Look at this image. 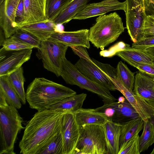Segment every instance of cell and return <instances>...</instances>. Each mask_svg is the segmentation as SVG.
<instances>
[{"instance_id":"obj_5","label":"cell","mask_w":154,"mask_h":154,"mask_svg":"<svg viewBox=\"0 0 154 154\" xmlns=\"http://www.w3.org/2000/svg\"><path fill=\"white\" fill-rule=\"evenodd\" d=\"M61 76L66 83L77 86L97 94L104 103H112L116 100L109 90L84 75L66 57L63 60Z\"/></svg>"},{"instance_id":"obj_32","label":"cell","mask_w":154,"mask_h":154,"mask_svg":"<svg viewBox=\"0 0 154 154\" xmlns=\"http://www.w3.org/2000/svg\"><path fill=\"white\" fill-rule=\"evenodd\" d=\"M3 49L5 51H19L32 49L35 47L12 35L5 39L2 43Z\"/></svg>"},{"instance_id":"obj_13","label":"cell","mask_w":154,"mask_h":154,"mask_svg":"<svg viewBox=\"0 0 154 154\" xmlns=\"http://www.w3.org/2000/svg\"><path fill=\"white\" fill-rule=\"evenodd\" d=\"M118 10H122L125 12V1L121 2L118 0H104L99 2L87 4L74 19L84 20Z\"/></svg>"},{"instance_id":"obj_4","label":"cell","mask_w":154,"mask_h":154,"mask_svg":"<svg viewBox=\"0 0 154 154\" xmlns=\"http://www.w3.org/2000/svg\"><path fill=\"white\" fill-rule=\"evenodd\" d=\"M125 28L121 18L116 12L99 16L89 29V41L97 48L103 50L117 39Z\"/></svg>"},{"instance_id":"obj_30","label":"cell","mask_w":154,"mask_h":154,"mask_svg":"<svg viewBox=\"0 0 154 154\" xmlns=\"http://www.w3.org/2000/svg\"><path fill=\"white\" fill-rule=\"evenodd\" d=\"M116 69L117 79L126 87L133 91L135 82L134 73L121 61L118 63Z\"/></svg>"},{"instance_id":"obj_10","label":"cell","mask_w":154,"mask_h":154,"mask_svg":"<svg viewBox=\"0 0 154 154\" xmlns=\"http://www.w3.org/2000/svg\"><path fill=\"white\" fill-rule=\"evenodd\" d=\"M75 65L80 72L91 80L110 91L116 90L108 75L93 62L88 52L82 55Z\"/></svg>"},{"instance_id":"obj_35","label":"cell","mask_w":154,"mask_h":154,"mask_svg":"<svg viewBox=\"0 0 154 154\" xmlns=\"http://www.w3.org/2000/svg\"><path fill=\"white\" fill-rule=\"evenodd\" d=\"M153 37H154V15H148L146 16L144 23L143 38H150Z\"/></svg>"},{"instance_id":"obj_1","label":"cell","mask_w":154,"mask_h":154,"mask_svg":"<svg viewBox=\"0 0 154 154\" xmlns=\"http://www.w3.org/2000/svg\"><path fill=\"white\" fill-rule=\"evenodd\" d=\"M64 113L48 109L36 112L25 127L19 143L20 153L36 154L43 145L60 132Z\"/></svg>"},{"instance_id":"obj_45","label":"cell","mask_w":154,"mask_h":154,"mask_svg":"<svg viewBox=\"0 0 154 154\" xmlns=\"http://www.w3.org/2000/svg\"><path fill=\"white\" fill-rule=\"evenodd\" d=\"M4 0H0V4Z\"/></svg>"},{"instance_id":"obj_39","label":"cell","mask_w":154,"mask_h":154,"mask_svg":"<svg viewBox=\"0 0 154 154\" xmlns=\"http://www.w3.org/2000/svg\"><path fill=\"white\" fill-rule=\"evenodd\" d=\"M24 21L23 0H20L18 6L15 16V22L17 25L22 24Z\"/></svg>"},{"instance_id":"obj_26","label":"cell","mask_w":154,"mask_h":154,"mask_svg":"<svg viewBox=\"0 0 154 154\" xmlns=\"http://www.w3.org/2000/svg\"><path fill=\"white\" fill-rule=\"evenodd\" d=\"M0 92L3 94L9 104L17 109L21 108V101L11 84L8 75L0 76Z\"/></svg>"},{"instance_id":"obj_28","label":"cell","mask_w":154,"mask_h":154,"mask_svg":"<svg viewBox=\"0 0 154 154\" xmlns=\"http://www.w3.org/2000/svg\"><path fill=\"white\" fill-rule=\"evenodd\" d=\"M36 154H63V143L61 131L43 145Z\"/></svg>"},{"instance_id":"obj_25","label":"cell","mask_w":154,"mask_h":154,"mask_svg":"<svg viewBox=\"0 0 154 154\" xmlns=\"http://www.w3.org/2000/svg\"><path fill=\"white\" fill-rule=\"evenodd\" d=\"M143 126V121L140 117L122 125L119 148L125 142L138 134Z\"/></svg>"},{"instance_id":"obj_18","label":"cell","mask_w":154,"mask_h":154,"mask_svg":"<svg viewBox=\"0 0 154 154\" xmlns=\"http://www.w3.org/2000/svg\"><path fill=\"white\" fill-rule=\"evenodd\" d=\"M102 126L108 154H118L122 125L108 120Z\"/></svg>"},{"instance_id":"obj_21","label":"cell","mask_w":154,"mask_h":154,"mask_svg":"<svg viewBox=\"0 0 154 154\" xmlns=\"http://www.w3.org/2000/svg\"><path fill=\"white\" fill-rule=\"evenodd\" d=\"M74 114L80 128L86 125H103L108 120L104 114L97 111L95 109L82 108Z\"/></svg>"},{"instance_id":"obj_17","label":"cell","mask_w":154,"mask_h":154,"mask_svg":"<svg viewBox=\"0 0 154 154\" xmlns=\"http://www.w3.org/2000/svg\"><path fill=\"white\" fill-rule=\"evenodd\" d=\"M45 1L23 0L24 21L20 25L48 21L45 14Z\"/></svg>"},{"instance_id":"obj_46","label":"cell","mask_w":154,"mask_h":154,"mask_svg":"<svg viewBox=\"0 0 154 154\" xmlns=\"http://www.w3.org/2000/svg\"><path fill=\"white\" fill-rule=\"evenodd\" d=\"M153 81H154V79H153Z\"/></svg>"},{"instance_id":"obj_23","label":"cell","mask_w":154,"mask_h":154,"mask_svg":"<svg viewBox=\"0 0 154 154\" xmlns=\"http://www.w3.org/2000/svg\"><path fill=\"white\" fill-rule=\"evenodd\" d=\"M57 25L49 21L22 25L17 27L35 35L41 41L49 38L57 31Z\"/></svg>"},{"instance_id":"obj_11","label":"cell","mask_w":154,"mask_h":154,"mask_svg":"<svg viewBox=\"0 0 154 154\" xmlns=\"http://www.w3.org/2000/svg\"><path fill=\"white\" fill-rule=\"evenodd\" d=\"M116 90L120 92L132 105L143 121L148 119L154 123V109L146 101L134 93L117 79L116 75L109 76Z\"/></svg>"},{"instance_id":"obj_15","label":"cell","mask_w":154,"mask_h":154,"mask_svg":"<svg viewBox=\"0 0 154 154\" xmlns=\"http://www.w3.org/2000/svg\"><path fill=\"white\" fill-rule=\"evenodd\" d=\"M89 29H82L72 32H55L50 38L61 43L70 47L82 46L87 48L90 47L88 38Z\"/></svg>"},{"instance_id":"obj_22","label":"cell","mask_w":154,"mask_h":154,"mask_svg":"<svg viewBox=\"0 0 154 154\" xmlns=\"http://www.w3.org/2000/svg\"><path fill=\"white\" fill-rule=\"evenodd\" d=\"M87 94L85 93L68 97L50 106L47 109L75 113L82 108Z\"/></svg>"},{"instance_id":"obj_33","label":"cell","mask_w":154,"mask_h":154,"mask_svg":"<svg viewBox=\"0 0 154 154\" xmlns=\"http://www.w3.org/2000/svg\"><path fill=\"white\" fill-rule=\"evenodd\" d=\"M139 137L137 134L125 142L119 148L118 154H140Z\"/></svg>"},{"instance_id":"obj_6","label":"cell","mask_w":154,"mask_h":154,"mask_svg":"<svg viewBox=\"0 0 154 154\" xmlns=\"http://www.w3.org/2000/svg\"><path fill=\"white\" fill-rule=\"evenodd\" d=\"M74 154H108L102 125L80 128V136Z\"/></svg>"},{"instance_id":"obj_8","label":"cell","mask_w":154,"mask_h":154,"mask_svg":"<svg viewBox=\"0 0 154 154\" xmlns=\"http://www.w3.org/2000/svg\"><path fill=\"white\" fill-rule=\"evenodd\" d=\"M126 28L133 43L143 38L146 14L144 0H126Z\"/></svg>"},{"instance_id":"obj_43","label":"cell","mask_w":154,"mask_h":154,"mask_svg":"<svg viewBox=\"0 0 154 154\" xmlns=\"http://www.w3.org/2000/svg\"><path fill=\"white\" fill-rule=\"evenodd\" d=\"M154 109V99L146 101Z\"/></svg>"},{"instance_id":"obj_37","label":"cell","mask_w":154,"mask_h":154,"mask_svg":"<svg viewBox=\"0 0 154 154\" xmlns=\"http://www.w3.org/2000/svg\"><path fill=\"white\" fill-rule=\"evenodd\" d=\"M128 63L137 68L140 72L147 75L152 79L154 78V65L133 62H129Z\"/></svg>"},{"instance_id":"obj_24","label":"cell","mask_w":154,"mask_h":154,"mask_svg":"<svg viewBox=\"0 0 154 154\" xmlns=\"http://www.w3.org/2000/svg\"><path fill=\"white\" fill-rule=\"evenodd\" d=\"M90 0H72L53 21L56 25L67 23L74 19Z\"/></svg>"},{"instance_id":"obj_29","label":"cell","mask_w":154,"mask_h":154,"mask_svg":"<svg viewBox=\"0 0 154 154\" xmlns=\"http://www.w3.org/2000/svg\"><path fill=\"white\" fill-rule=\"evenodd\" d=\"M154 143V124L148 119L143 121L142 133L139 137L140 153L147 150Z\"/></svg>"},{"instance_id":"obj_44","label":"cell","mask_w":154,"mask_h":154,"mask_svg":"<svg viewBox=\"0 0 154 154\" xmlns=\"http://www.w3.org/2000/svg\"><path fill=\"white\" fill-rule=\"evenodd\" d=\"M151 154H154V147L153 148V150L150 153Z\"/></svg>"},{"instance_id":"obj_3","label":"cell","mask_w":154,"mask_h":154,"mask_svg":"<svg viewBox=\"0 0 154 154\" xmlns=\"http://www.w3.org/2000/svg\"><path fill=\"white\" fill-rule=\"evenodd\" d=\"M17 109L7 102L0 92V154H14L18 133L24 128Z\"/></svg>"},{"instance_id":"obj_40","label":"cell","mask_w":154,"mask_h":154,"mask_svg":"<svg viewBox=\"0 0 154 154\" xmlns=\"http://www.w3.org/2000/svg\"><path fill=\"white\" fill-rule=\"evenodd\" d=\"M147 15H154V0H144Z\"/></svg>"},{"instance_id":"obj_14","label":"cell","mask_w":154,"mask_h":154,"mask_svg":"<svg viewBox=\"0 0 154 154\" xmlns=\"http://www.w3.org/2000/svg\"><path fill=\"white\" fill-rule=\"evenodd\" d=\"M20 0H4L0 4V26L6 38L12 36L18 28L15 18Z\"/></svg>"},{"instance_id":"obj_9","label":"cell","mask_w":154,"mask_h":154,"mask_svg":"<svg viewBox=\"0 0 154 154\" xmlns=\"http://www.w3.org/2000/svg\"><path fill=\"white\" fill-rule=\"evenodd\" d=\"M95 109L104 114L108 120L121 125L140 117L126 99L123 103H104L102 106Z\"/></svg>"},{"instance_id":"obj_16","label":"cell","mask_w":154,"mask_h":154,"mask_svg":"<svg viewBox=\"0 0 154 154\" xmlns=\"http://www.w3.org/2000/svg\"><path fill=\"white\" fill-rule=\"evenodd\" d=\"M32 49L16 51L0 63V76L8 75L30 58Z\"/></svg>"},{"instance_id":"obj_42","label":"cell","mask_w":154,"mask_h":154,"mask_svg":"<svg viewBox=\"0 0 154 154\" xmlns=\"http://www.w3.org/2000/svg\"><path fill=\"white\" fill-rule=\"evenodd\" d=\"M125 99L126 98L125 97L121 96L119 98L118 101L120 103H123L125 101Z\"/></svg>"},{"instance_id":"obj_36","label":"cell","mask_w":154,"mask_h":154,"mask_svg":"<svg viewBox=\"0 0 154 154\" xmlns=\"http://www.w3.org/2000/svg\"><path fill=\"white\" fill-rule=\"evenodd\" d=\"M129 45L125 44L122 42H119L108 50H103L100 52V56L103 57H111L115 55L118 51L125 49Z\"/></svg>"},{"instance_id":"obj_20","label":"cell","mask_w":154,"mask_h":154,"mask_svg":"<svg viewBox=\"0 0 154 154\" xmlns=\"http://www.w3.org/2000/svg\"><path fill=\"white\" fill-rule=\"evenodd\" d=\"M117 55L127 63H136L154 65V56L145 50L131 47L129 45L125 49L118 51Z\"/></svg>"},{"instance_id":"obj_19","label":"cell","mask_w":154,"mask_h":154,"mask_svg":"<svg viewBox=\"0 0 154 154\" xmlns=\"http://www.w3.org/2000/svg\"><path fill=\"white\" fill-rule=\"evenodd\" d=\"M133 92L146 101L154 99V81L153 79L140 72L137 73Z\"/></svg>"},{"instance_id":"obj_31","label":"cell","mask_w":154,"mask_h":154,"mask_svg":"<svg viewBox=\"0 0 154 154\" xmlns=\"http://www.w3.org/2000/svg\"><path fill=\"white\" fill-rule=\"evenodd\" d=\"M72 0H46L45 14L47 20L53 21Z\"/></svg>"},{"instance_id":"obj_34","label":"cell","mask_w":154,"mask_h":154,"mask_svg":"<svg viewBox=\"0 0 154 154\" xmlns=\"http://www.w3.org/2000/svg\"><path fill=\"white\" fill-rule=\"evenodd\" d=\"M13 36L26 43L38 48L41 41L37 37L30 33L18 28Z\"/></svg>"},{"instance_id":"obj_2","label":"cell","mask_w":154,"mask_h":154,"mask_svg":"<svg viewBox=\"0 0 154 154\" xmlns=\"http://www.w3.org/2000/svg\"><path fill=\"white\" fill-rule=\"evenodd\" d=\"M76 94L71 89L44 78H36L28 86L26 99L32 109H47L64 98Z\"/></svg>"},{"instance_id":"obj_47","label":"cell","mask_w":154,"mask_h":154,"mask_svg":"<svg viewBox=\"0 0 154 154\" xmlns=\"http://www.w3.org/2000/svg\"></svg>"},{"instance_id":"obj_12","label":"cell","mask_w":154,"mask_h":154,"mask_svg":"<svg viewBox=\"0 0 154 154\" xmlns=\"http://www.w3.org/2000/svg\"><path fill=\"white\" fill-rule=\"evenodd\" d=\"M61 132L63 143V154H74L80 136V127L74 113H63L61 119Z\"/></svg>"},{"instance_id":"obj_27","label":"cell","mask_w":154,"mask_h":154,"mask_svg":"<svg viewBox=\"0 0 154 154\" xmlns=\"http://www.w3.org/2000/svg\"><path fill=\"white\" fill-rule=\"evenodd\" d=\"M9 81L23 104L26 103V94L24 85L25 81L21 66L8 75Z\"/></svg>"},{"instance_id":"obj_38","label":"cell","mask_w":154,"mask_h":154,"mask_svg":"<svg viewBox=\"0 0 154 154\" xmlns=\"http://www.w3.org/2000/svg\"><path fill=\"white\" fill-rule=\"evenodd\" d=\"M131 47L144 50L154 47V37L142 38L135 42L133 43Z\"/></svg>"},{"instance_id":"obj_7","label":"cell","mask_w":154,"mask_h":154,"mask_svg":"<svg viewBox=\"0 0 154 154\" xmlns=\"http://www.w3.org/2000/svg\"><path fill=\"white\" fill-rule=\"evenodd\" d=\"M68 47L50 38L41 41L38 48L44 68L61 76L63 60Z\"/></svg>"},{"instance_id":"obj_41","label":"cell","mask_w":154,"mask_h":154,"mask_svg":"<svg viewBox=\"0 0 154 154\" xmlns=\"http://www.w3.org/2000/svg\"><path fill=\"white\" fill-rule=\"evenodd\" d=\"M147 51L149 54L154 56V47L149 48L147 49Z\"/></svg>"}]
</instances>
